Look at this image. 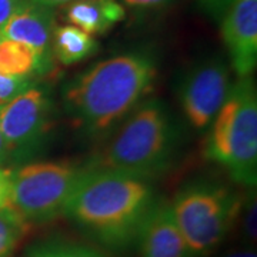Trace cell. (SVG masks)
<instances>
[{"label":"cell","mask_w":257,"mask_h":257,"mask_svg":"<svg viewBox=\"0 0 257 257\" xmlns=\"http://www.w3.org/2000/svg\"><path fill=\"white\" fill-rule=\"evenodd\" d=\"M170 207L192 256L206 257L233 229L241 211V200L221 184L203 182L184 187Z\"/></svg>","instance_id":"obj_5"},{"label":"cell","mask_w":257,"mask_h":257,"mask_svg":"<svg viewBox=\"0 0 257 257\" xmlns=\"http://www.w3.org/2000/svg\"><path fill=\"white\" fill-rule=\"evenodd\" d=\"M126 18L117 0H76L64 6V19L89 35H103Z\"/></svg>","instance_id":"obj_12"},{"label":"cell","mask_w":257,"mask_h":257,"mask_svg":"<svg viewBox=\"0 0 257 257\" xmlns=\"http://www.w3.org/2000/svg\"><path fill=\"white\" fill-rule=\"evenodd\" d=\"M221 37L237 77H250L257 64V0L234 2L221 18Z\"/></svg>","instance_id":"obj_9"},{"label":"cell","mask_w":257,"mask_h":257,"mask_svg":"<svg viewBox=\"0 0 257 257\" xmlns=\"http://www.w3.org/2000/svg\"><path fill=\"white\" fill-rule=\"evenodd\" d=\"M53 124V100L46 87L33 84L0 106V133L9 155H35Z\"/></svg>","instance_id":"obj_7"},{"label":"cell","mask_w":257,"mask_h":257,"mask_svg":"<svg viewBox=\"0 0 257 257\" xmlns=\"http://www.w3.org/2000/svg\"><path fill=\"white\" fill-rule=\"evenodd\" d=\"M8 156H9V153H8V149H6V145H5L3 136H2V133H0V163H2Z\"/></svg>","instance_id":"obj_25"},{"label":"cell","mask_w":257,"mask_h":257,"mask_svg":"<svg viewBox=\"0 0 257 257\" xmlns=\"http://www.w3.org/2000/svg\"><path fill=\"white\" fill-rule=\"evenodd\" d=\"M30 226L12 206L0 209V257L12 256Z\"/></svg>","instance_id":"obj_15"},{"label":"cell","mask_w":257,"mask_h":257,"mask_svg":"<svg viewBox=\"0 0 257 257\" xmlns=\"http://www.w3.org/2000/svg\"><path fill=\"white\" fill-rule=\"evenodd\" d=\"M23 0H0V29L6 25V22L18 9Z\"/></svg>","instance_id":"obj_22"},{"label":"cell","mask_w":257,"mask_h":257,"mask_svg":"<svg viewBox=\"0 0 257 257\" xmlns=\"http://www.w3.org/2000/svg\"><path fill=\"white\" fill-rule=\"evenodd\" d=\"M236 0H199L202 9L211 18L221 20L226 12L234 5Z\"/></svg>","instance_id":"obj_18"},{"label":"cell","mask_w":257,"mask_h":257,"mask_svg":"<svg viewBox=\"0 0 257 257\" xmlns=\"http://www.w3.org/2000/svg\"><path fill=\"white\" fill-rule=\"evenodd\" d=\"M140 257H193L169 203L152 206L139 230Z\"/></svg>","instance_id":"obj_11"},{"label":"cell","mask_w":257,"mask_h":257,"mask_svg":"<svg viewBox=\"0 0 257 257\" xmlns=\"http://www.w3.org/2000/svg\"><path fill=\"white\" fill-rule=\"evenodd\" d=\"M230 89L229 69L219 59L206 60L190 69L179 87V100L187 121L197 130L210 127Z\"/></svg>","instance_id":"obj_8"},{"label":"cell","mask_w":257,"mask_h":257,"mask_svg":"<svg viewBox=\"0 0 257 257\" xmlns=\"http://www.w3.org/2000/svg\"><path fill=\"white\" fill-rule=\"evenodd\" d=\"M32 2H35L37 5H42V6H47V8L55 9V8H59V6H66V5H69L72 2H76V0H32Z\"/></svg>","instance_id":"obj_23"},{"label":"cell","mask_w":257,"mask_h":257,"mask_svg":"<svg viewBox=\"0 0 257 257\" xmlns=\"http://www.w3.org/2000/svg\"><path fill=\"white\" fill-rule=\"evenodd\" d=\"M204 157L229 170L243 186L257 180V93L251 77L231 84L229 96L210 124Z\"/></svg>","instance_id":"obj_4"},{"label":"cell","mask_w":257,"mask_h":257,"mask_svg":"<svg viewBox=\"0 0 257 257\" xmlns=\"http://www.w3.org/2000/svg\"><path fill=\"white\" fill-rule=\"evenodd\" d=\"M99 50V42L76 26H56L52 35V56L64 66L80 63Z\"/></svg>","instance_id":"obj_13"},{"label":"cell","mask_w":257,"mask_h":257,"mask_svg":"<svg viewBox=\"0 0 257 257\" xmlns=\"http://www.w3.org/2000/svg\"><path fill=\"white\" fill-rule=\"evenodd\" d=\"M10 186H12V170L0 167V209L10 206Z\"/></svg>","instance_id":"obj_20"},{"label":"cell","mask_w":257,"mask_h":257,"mask_svg":"<svg viewBox=\"0 0 257 257\" xmlns=\"http://www.w3.org/2000/svg\"><path fill=\"white\" fill-rule=\"evenodd\" d=\"M0 73L12 77H36L47 72L30 47L0 39Z\"/></svg>","instance_id":"obj_14"},{"label":"cell","mask_w":257,"mask_h":257,"mask_svg":"<svg viewBox=\"0 0 257 257\" xmlns=\"http://www.w3.org/2000/svg\"><path fill=\"white\" fill-rule=\"evenodd\" d=\"M55 9L23 0L0 29V39L13 40L30 47L46 72L52 67V35L55 30Z\"/></svg>","instance_id":"obj_10"},{"label":"cell","mask_w":257,"mask_h":257,"mask_svg":"<svg viewBox=\"0 0 257 257\" xmlns=\"http://www.w3.org/2000/svg\"><path fill=\"white\" fill-rule=\"evenodd\" d=\"M221 257H257L256 251L251 250V248H246V250H233V251H229L226 254H223Z\"/></svg>","instance_id":"obj_24"},{"label":"cell","mask_w":257,"mask_h":257,"mask_svg":"<svg viewBox=\"0 0 257 257\" xmlns=\"http://www.w3.org/2000/svg\"><path fill=\"white\" fill-rule=\"evenodd\" d=\"M156 59L147 52L113 56L77 74L63 87L66 113L90 136L119 126L156 80Z\"/></svg>","instance_id":"obj_1"},{"label":"cell","mask_w":257,"mask_h":257,"mask_svg":"<svg viewBox=\"0 0 257 257\" xmlns=\"http://www.w3.org/2000/svg\"><path fill=\"white\" fill-rule=\"evenodd\" d=\"M28 257H106L92 247L66 243V241H45L35 244L28 250Z\"/></svg>","instance_id":"obj_16"},{"label":"cell","mask_w":257,"mask_h":257,"mask_svg":"<svg viewBox=\"0 0 257 257\" xmlns=\"http://www.w3.org/2000/svg\"><path fill=\"white\" fill-rule=\"evenodd\" d=\"M126 5L130 8L142 10H152V9H160L167 6L172 0H123Z\"/></svg>","instance_id":"obj_21"},{"label":"cell","mask_w":257,"mask_h":257,"mask_svg":"<svg viewBox=\"0 0 257 257\" xmlns=\"http://www.w3.org/2000/svg\"><path fill=\"white\" fill-rule=\"evenodd\" d=\"M243 230L248 240L256 239V200H248L246 203V211L243 213Z\"/></svg>","instance_id":"obj_19"},{"label":"cell","mask_w":257,"mask_h":257,"mask_svg":"<svg viewBox=\"0 0 257 257\" xmlns=\"http://www.w3.org/2000/svg\"><path fill=\"white\" fill-rule=\"evenodd\" d=\"M153 204L155 194L149 180L92 167L63 214L103 246L121 250L138 239Z\"/></svg>","instance_id":"obj_2"},{"label":"cell","mask_w":257,"mask_h":257,"mask_svg":"<svg viewBox=\"0 0 257 257\" xmlns=\"http://www.w3.org/2000/svg\"><path fill=\"white\" fill-rule=\"evenodd\" d=\"M36 83V77H12L0 73V106L13 100Z\"/></svg>","instance_id":"obj_17"},{"label":"cell","mask_w":257,"mask_h":257,"mask_svg":"<svg viewBox=\"0 0 257 257\" xmlns=\"http://www.w3.org/2000/svg\"><path fill=\"white\" fill-rule=\"evenodd\" d=\"M176 149L177 132L165 104L146 100L123 120L93 169L150 180L172 166Z\"/></svg>","instance_id":"obj_3"},{"label":"cell","mask_w":257,"mask_h":257,"mask_svg":"<svg viewBox=\"0 0 257 257\" xmlns=\"http://www.w3.org/2000/svg\"><path fill=\"white\" fill-rule=\"evenodd\" d=\"M89 167L69 162H33L12 170L10 206L30 223L40 224L62 216Z\"/></svg>","instance_id":"obj_6"}]
</instances>
